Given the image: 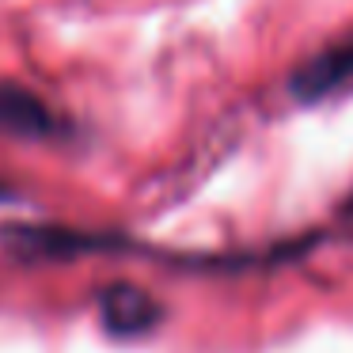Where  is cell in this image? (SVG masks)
Wrapping results in <instances>:
<instances>
[{
	"label": "cell",
	"instance_id": "1",
	"mask_svg": "<svg viewBox=\"0 0 353 353\" xmlns=\"http://www.w3.org/2000/svg\"><path fill=\"white\" fill-rule=\"evenodd\" d=\"M0 137L12 141H57L65 137V118L50 110L42 95L16 80H0Z\"/></svg>",
	"mask_w": 353,
	"mask_h": 353
},
{
	"label": "cell",
	"instance_id": "2",
	"mask_svg": "<svg viewBox=\"0 0 353 353\" xmlns=\"http://www.w3.org/2000/svg\"><path fill=\"white\" fill-rule=\"evenodd\" d=\"M353 88V39L327 46L323 54H315L312 61H304L289 80V92L300 103H319L327 95H338Z\"/></svg>",
	"mask_w": 353,
	"mask_h": 353
},
{
	"label": "cell",
	"instance_id": "3",
	"mask_svg": "<svg viewBox=\"0 0 353 353\" xmlns=\"http://www.w3.org/2000/svg\"><path fill=\"white\" fill-rule=\"evenodd\" d=\"M103 312H107V323L114 330H141L156 319L152 300L130 285H114V289L103 292Z\"/></svg>",
	"mask_w": 353,
	"mask_h": 353
},
{
	"label": "cell",
	"instance_id": "4",
	"mask_svg": "<svg viewBox=\"0 0 353 353\" xmlns=\"http://www.w3.org/2000/svg\"><path fill=\"white\" fill-rule=\"evenodd\" d=\"M342 216H345V221H350V224H353V194H350V201H345V209H342Z\"/></svg>",
	"mask_w": 353,
	"mask_h": 353
},
{
	"label": "cell",
	"instance_id": "5",
	"mask_svg": "<svg viewBox=\"0 0 353 353\" xmlns=\"http://www.w3.org/2000/svg\"><path fill=\"white\" fill-rule=\"evenodd\" d=\"M4 198H12V194H8V190H4V186H0V201H4Z\"/></svg>",
	"mask_w": 353,
	"mask_h": 353
}]
</instances>
